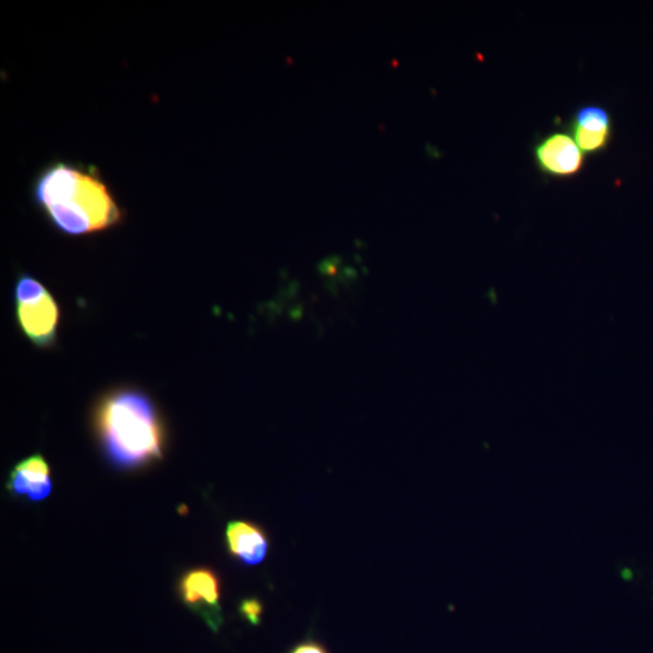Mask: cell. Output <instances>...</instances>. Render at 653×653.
Returning a JSON list of instances; mask_svg holds the SVG:
<instances>
[{
	"instance_id": "1",
	"label": "cell",
	"mask_w": 653,
	"mask_h": 653,
	"mask_svg": "<svg viewBox=\"0 0 653 653\" xmlns=\"http://www.w3.org/2000/svg\"><path fill=\"white\" fill-rule=\"evenodd\" d=\"M31 192L35 206L68 236L104 232L124 218L116 196L94 167L50 162L35 174Z\"/></svg>"
},
{
	"instance_id": "2",
	"label": "cell",
	"mask_w": 653,
	"mask_h": 653,
	"mask_svg": "<svg viewBox=\"0 0 653 653\" xmlns=\"http://www.w3.org/2000/svg\"><path fill=\"white\" fill-rule=\"evenodd\" d=\"M96 431L109 460L120 469H138L161 459L163 430L153 402L141 393L119 390L99 402Z\"/></svg>"
},
{
	"instance_id": "3",
	"label": "cell",
	"mask_w": 653,
	"mask_h": 653,
	"mask_svg": "<svg viewBox=\"0 0 653 653\" xmlns=\"http://www.w3.org/2000/svg\"><path fill=\"white\" fill-rule=\"evenodd\" d=\"M17 317L22 332L36 346L55 342L60 309L53 295L30 275H22L15 287Z\"/></svg>"
},
{
	"instance_id": "4",
	"label": "cell",
	"mask_w": 653,
	"mask_h": 653,
	"mask_svg": "<svg viewBox=\"0 0 653 653\" xmlns=\"http://www.w3.org/2000/svg\"><path fill=\"white\" fill-rule=\"evenodd\" d=\"M533 157L539 172L549 179H571L579 174L586 156L568 131H555L539 138L533 147Z\"/></svg>"
},
{
	"instance_id": "5",
	"label": "cell",
	"mask_w": 653,
	"mask_h": 653,
	"mask_svg": "<svg viewBox=\"0 0 653 653\" xmlns=\"http://www.w3.org/2000/svg\"><path fill=\"white\" fill-rule=\"evenodd\" d=\"M180 595L184 604L199 614L213 633L220 632L224 618L222 587L216 571L200 568L186 572L180 582Z\"/></svg>"
},
{
	"instance_id": "6",
	"label": "cell",
	"mask_w": 653,
	"mask_h": 653,
	"mask_svg": "<svg viewBox=\"0 0 653 653\" xmlns=\"http://www.w3.org/2000/svg\"><path fill=\"white\" fill-rule=\"evenodd\" d=\"M567 131L582 153L597 156L608 149L613 133L610 111L599 105H586L574 113Z\"/></svg>"
},
{
	"instance_id": "7",
	"label": "cell",
	"mask_w": 653,
	"mask_h": 653,
	"mask_svg": "<svg viewBox=\"0 0 653 653\" xmlns=\"http://www.w3.org/2000/svg\"><path fill=\"white\" fill-rule=\"evenodd\" d=\"M225 544L229 555L245 567H255L266 560L270 539L260 525L249 521H232L225 529Z\"/></svg>"
},
{
	"instance_id": "8",
	"label": "cell",
	"mask_w": 653,
	"mask_h": 653,
	"mask_svg": "<svg viewBox=\"0 0 653 653\" xmlns=\"http://www.w3.org/2000/svg\"><path fill=\"white\" fill-rule=\"evenodd\" d=\"M8 489L17 496H28L34 502L46 499L52 493L53 483L45 459L32 456L17 464L10 473Z\"/></svg>"
},
{
	"instance_id": "9",
	"label": "cell",
	"mask_w": 653,
	"mask_h": 653,
	"mask_svg": "<svg viewBox=\"0 0 653 653\" xmlns=\"http://www.w3.org/2000/svg\"><path fill=\"white\" fill-rule=\"evenodd\" d=\"M264 607L258 598H246L238 606V613L249 625L258 627L261 623Z\"/></svg>"
},
{
	"instance_id": "10",
	"label": "cell",
	"mask_w": 653,
	"mask_h": 653,
	"mask_svg": "<svg viewBox=\"0 0 653 653\" xmlns=\"http://www.w3.org/2000/svg\"><path fill=\"white\" fill-rule=\"evenodd\" d=\"M285 653H332L321 640L309 633L306 638L288 649Z\"/></svg>"
}]
</instances>
